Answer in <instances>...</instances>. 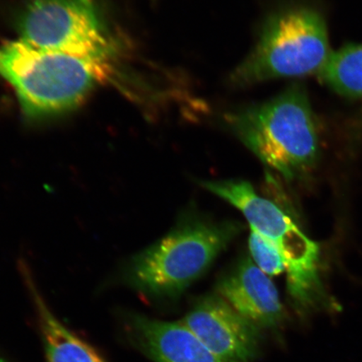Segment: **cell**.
Returning <instances> with one entry per match:
<instances>
[{
  "instance_id": "obj_1",
  "label": "cell",
  "mask_w": 362,
  "mask_h": 362,
  "mask_svg": "<svg viewBox=\"0 0 362 362\" xmlns=\"http://www.w3.org/2000/svg\"><path fill=\"white\" fill-rule=\"evenodd\" d=\"M20 40L100 69L110 83L137 98L149 85L129 66L130 53L98 0H30L18 21Z\"/></svg>"
},
{
  "instance_id": "obj_2",
  "label": "cell",
  "mask_w": 362,
  "mask_h": 362,
  "mask_svg": "<svg viewBox=\"0 0 362 362\" xmlns=\"http://www.w3.org/2000/svg\"><path fill=\"white\" fill-rule=\"evenodd\" d=\"M221 122L262 164L284 179L308 173L318 160L315 116L300 83L289 85L269 101L226 111Z\"/></svg>"
},
{
  "instance_id": "obj_3",
  "label": "cell",
  "mask_w": 362,
  "mask_h": 362,
  "mask_svg": "<svg viewBox=\"0 0 362 362\" xmlns=\"http://www.w3.org/2000/svg\"><path fill=\"white\" fill-rule=\"evenodd\" d=\"M242 228L236 221L189 215L130 259L125 281L146 296L174 300L206 273Z\"/></svg>"
},
{
  "instance_id": "obj_4",
  "label": "cell",
  "mask_w": 362,
  "mask_h": 362,
  "mask_svg": "<svg viewBox=\"0 0 362 362\" xmlns=\"http://www.w3.org/2000/svg\"><path fill=\"white\" fill-rule=\"evenodd\" d=\"M0 78L27 117L51 119L74 110L98 85L110 83L98 67L21 40L0 45Z\"/></svg>"
},
{
  "instance_id": "obj_5",
  "label": "cell",
  "mask_w": 362,
  "mask_h": 362,
  "mask_svg": "<svg viewBox=\"0 0 362 362\" xmlns=\"http://www.w3.org/2000/svg\"><path fill=\"white\" fill-rule=\"evenodd\" d=\"M333 51L327 23L306 4H288L262 22L255 47L229 76L234 88L279 78L318 76Z\"/></svg>"
},
{
  "instance_id": "obj_6",
  "label": "cell",
  "mask_w": 362,
  "mask_h": 362,
  "mask_svg": "<svg viewBox=\"0 0 362 362\" xmlns=\"http://www.w3.org/2000/svg\"><path fill=\"white\" fill-rule=\"evenodd\" d=\"M206 191L223 199L242 212L260 236L279 249L286 264L287 289L298 313L334 309L321 283L320 252L317 243L303 232L291 216L277 204L257 194L243 180H202Z\"/></svg>"
},
{
  "instance_id": "obj_7",
  "label": "cell",
  "mask_w": 362,
  "mask_h": 362,
  "mask_svg": "<svg viewBox=\"0 0 362 362\" xmlns=\"http://www.w3.org/2000/svg\"><path fill=\"white\" fill-rule=\"evenodd\" d=\"M181 322L224 362H252L259 351L260 329L217 293L202 298Z\"/></svg>"
},
{
  "instance_id": "obj_8",
  "label": "cell",
  "mask_w": 362,
  "mask_h": 362,
  "mask_svg": "<svg viewBox=\"0 0 362 362\" xmlns=\"http://www.w3.org/2000/svg\"><path fill=\"white\" fill-rule=\"evenodd\" d=\"M216 293L259 329H274L284 320L277 288L250 257L238 261L216 284Z\"/></svg>"
},
{
  "instance_id": "obj_9",
  "label": "cell",
  "mask_w": 362,
  "mask_h": 362,
  "mask_svg": "<svg viewBox=\"0 0 362 362\" xmlns=\"http://www.w3.org/2000/svg\"><path fill=\"white\" fill-rule=\"evenodd\" d=\"M129 328L135 341L155 362H224L181 321L133 315Z\"/></svg>"
},
{
  "instance_id": "obj_10",
  "label": "cell",
  "mask_w": 362,
  "mask_h": 362,
  "mask_svg": "<svg viewBox=\"0 0 362 362\" xmlns=\"http://www.w3.org/2000/svg\"><path fill=\"white\" fill-rule=\"evenodd\" d=\"M23 269L37 311L47 362H105L93 347L57 319L40 296L29 271L25 267Z\"/></svg>"
},
{
  "instance_id": "obj_11",
  "label": "cell",
  "mask_w": 362,
  "mask_h": 362,
  "mask_svg": "<svg viewBox=\"0 0 362 362\" xmlns=\"http://www.w3.org/2000/svg\"><path fill=\"white\" fill-rule=\"evenodd\" d=\"M318 78L342 97L362 98V43L332 52Z\"/></svg>"
},
{
  "instance_id": "obj_12",
  "label": "cell",
  "mask_w": 362,
  "mask_h": 362,
  "mask_svg": "<svg viewBox=\"0 0 362 362\" xmlns=\"http://www.w3.org/2000/svg\"><path fill=\"white\" fill-rule=\"evenodd\" d=\"M252 260L267 275L286 273V264L281 252L273 243L251 230L248 239Z\"/></svg>"
},
{
  "instance_id": "obj_13",
  "label": "cell",
  "mask_w": 362,
  "mask_h": 362,
  "mask_svg": "<svg viewBox=\"0 0 362 362\" xmlns=\"http://www.w3.org/2000/svg\"><path fill=\"white\" fill-rule=\"evenodd\" d=\"M0 362H6L4 361V360H2L1 358H0Z\"/></svg>"
}]
</instances>
